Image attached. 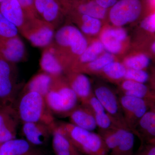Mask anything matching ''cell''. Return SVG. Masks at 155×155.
<instances>
[{"label": "cell", "mask_w": 155, "mask_h": 155, "mask_svg": "<svg viewBox=\"0 0 155 155\" xmlns=\"http://www.w3.org/2000/svg\"><path fill=\"white\" fill-rule=\"evenodd\" d=\"M4 1H5V0H0V4H1V3H2Z\"/></svg>", "instance_id": "obj_42"}, {"label": "cell", "mask_w": 155, "mask_h": 155, "mask_svg": "<svg viewBox=\"0 0 155 155\" xmlns=\"http://www.w3.org/2000/svg\"><path fill=\"white\" fill-rule=\"evenodd\" d=\"M133 155H155V143H141Z\"/></svg>", "instance_id": "obj_35"}, {"label": "cell", "mask_w": 155, "mask_h": 155, "mask_svg": "<svg viewBox=\"0 0 155 155\" xmlns=\"http://www.w3.org/2000/svg\"><path fill=\"white\" fill-rule=\"evenodd\" d=\"M140 27L149 33H155V11L143 19Z\"/></svg>", "instance_id": "obj_34"}, {"label": "cell", "mask_w": 155, "mask_h": 155, "mask_svg": "<svg viewBox=\"0 0 155 155\" xmlns=\"http://www.w3.org/2000/svg\"><path fill=\"white\" fill-rule=\"evenodd\" d=\"M14 107L22 123L41 122L54 128L55 127L54 114L48 107L45 97L38 93L22 92Z\"/></svg>", "instance_id": "obj_1"}, {"label": "cell", "mask_w": 155, "mask_h": 155, "mask_svg": "<svg viewBox=\"0 0 155 155\" xmlns=\"http://www.w3.org/2000/svg\"><path fill=\"white\" fill-rule=\"evenodd\" d=\"M53 81V76L42 71L31 78L25 84L22 92H35L45 97L49 91Z\"/></svg>", "instance_id": "obj_22"}, {"label": "cell", "mask_w": 155, "mask_h": 155, "mask_svg": "<svg viewBox=\"0 0 155 155\" xmlns=\"http://www.w3.org/2000/svg\"><path fill=\"white\" fill-rule=\"evenodd\" d=\"M52 138L53 149L55 155H84L56 125Z\"/></svg>", "instance_id": "obj_19"}, {"label": "cell", "mask_w": 155, "mask_h": 155, "mask_svg": "<svg viewBox=\"0 0 155 155\" xmlns=\"http://www.w3.org/2000/svg\"><path fill=\"white\" fill-rule=\"evenodd\" d=\"M54 25L38 18L28 19L20 31L34 46L45 48L51 44L54 36Z\"/></svg>", "instance_id": "obj_5"}, {"label": "cell", "mask_w": 155, "mask_h": 155, "mask_svg": "<svg viewBox=\"0 0 155 155\" xmlns=\"http://www.w3.org/2000/svg\"><path fill=\"white\" fill-rule=\"evenodd\" d=\"M143 9L140 0H120L112 7L110 12V19L116 26H122L138 19Z\"/></svg>", "instance_id": "obj_8"}, {"label": "cell", "mask_w": 155, "mask_h": 155, "mask_svg": "<svg viewBox=\"0 0 155 155\" xmlns=\"http://www.w3.org/2000/svg\"><path fill=\"white\" fill-rule=\"evenodd\" d=\"M56 126L67 136L84 155H110L98 133L85 130L68 122L56 123Z\"/></svg>", "instance_id": "obj_2"}, {"label": "cell", "mask_w": 155, "mask_h": 155, "mask_svg": "<svg viewBox=\"0 0 155 155\" xmlns=\"http://www.w3.org/2000/svg\"><path fill=\"white\" fill-rule=\"evenodd\" d=\"M153 101L149 110L137 122L134 134L141 143H155V105Z\"/></svg>", "instance_id": "obj_14"}, {"label": "cell", "mask_w": 155, "mask_h": 155, "mask_svg": "<svg viewBox=\"0 0 155 155\" xmlns=\"http://www.w3.org/2000/svg\"><path fill=\"white\" fill-rule=\"evenodd\" d=\"M81 15L80 28L82 32L91 35L97 33L101 26L100 19L86 15Z\"/></svg>", "instance_id": "obj_29"}, {"label": "cell", "mask_w": 155, "mask_h": 155, "mask_svg": "<svg viewBox=\"0 0 155 155\" xmlns=\"http://www.w3.org/2000/svg\"><path fill=\"white\" fill-rule=\"evenodd\" d=\"M68 117L71 124L85 130L93 131L97 127L94 115L87 105H78Z\"/></svg>", "instance_id": "obj_16"}, {"label": "cell", "mask_w": 155, "mask_h": 155, "mask_svg": "<svg viewBox=\"0 0 155 155\" xmlns=\"http://www.w3.org/2000/svg\"><path fill=\"white\" fill-rule=\"evenodd\" d=\"M11 63L0 60V107H14L18 87Z\"/></svg>", "instance_id": "obj_6"}, {"label": "cell", "mask_w": 155, "mask_h": 155, "mask_svg": "<svg viewBox=\"0 0 155 155\" xmlns=\"http://www.w3.org/2000/svg\"><path fill=\"white\" fill-rule=\"evenodd\" d=\"M64 78L77 96L78 101L82 104H86L93 93L88 78L83 73L74 71L67 72Z\"/></svg>", "instance_id": "obj_13"}, {"label": "cell", "mask_w": 155, "mask_h": 155, "mask_svg": "<svg viewBox=\"0 0 155 155\" xmlns=\"http://www.w3.org/2000/svg\"><path fill=\"white\" fill-rule=\"evenodd\" d=\"M154 104L155 105V101L154 102Z\"/></svg>", "instance_id": "obj_43"}, {"label": "cell", "mask_w": 155, "mask_h": 155, "mask_svg": "<svg viewBox=\"0 0 155 155\" xmlns=\"http://www.w3.org/2000/svg\"><path fill=\"white\" fill-rule=\"evenodd\" d=\"M120 89L122 94L155 101V94L145 84L125 79L120 85Z\"/></svg>", "instance_id": "obj_21"}, {"label": "cell", "mask_w": 155, "mask_h": 155, "mask_svg": "<svg viewBox=\"0 0 155 155\" xmlns=\"http://www.w3.org/2000/svg\"><path fill=\"white\" fill-rule=\"evenodd\" d=\"M104 49V46L101 41L94 42L88 46L83 54L78 57L77 62L73 64L69 72L76 67L94 61L99 55L102 52Z\"/></svg>", "instance_id": "obj_25"}, {"label": "cell", "mask_w": 155, "mask_h": 155, "mask_svg": "<svg viewBox=\"0 0 155 155\" xmlns=\"http://www.w3.org/2000/svg\"><path fill=\"white\" fill-rule=\"evenodd\" d=\"M126 69L127 68L124 64L114 61L108 64L101 71L103 75L109 80L119 81L124 78Z\"/></svg>", "instance_id": "obj_26"}, {"label": "cell", "mask_w": 155, "mask_h": 155, "mask_svg": "<svg viewBox=\"0 0 155 155\" xmlns=\"http://www.w3.org/2000/svg\"><path fill=\"white\" fill-rule=\"evenodd\" d=\"M119 98L125 123L134 133L136 125L149 110L153 101L122 94Z\"/></svg>", "instance_id": "obj_7"}, {"label": "cell", "mask_w": 155, "mask_h": 155, "mask_svg": "<svg viewBox=\"0 0 155 155\" xmlns=\"http://www.w3.org/2000/svg\"><path fill=\"white\" fill-rule=\"evenodd\" d=\"M40 66L42 71L53 77L63 76L69 71V67L54 43L45 48L41 54Z\"/></svg>", "instance_id": "obj_10"}, {"label": "cell", "mask_w": 155, "mask_h": 155, "mask_svg": "<svg viewBox=\"0 0 155 155\" xmlns=\"http://www.w3.org/2000/svg\"><path fill=\"white\" fill-rule=\"evenodd\" d=\"M95 2L103 8L107 9L114 6L117 2V0H96Z\"/></svg>", "instance_id": "obj_37"}, {"label": "cell", "mask_w": 155, "mask_h": 155, "mask_svg": "<svg viewBox=\"0 0 155 155\" xmlns=\"http://www.w3.org/2000/svg\"><path fill=\"white\" fill-rule=\"evenodd\" d=\"M150 75H154V76H155V69H153V70H152V72L151 74Z\"/></svg>", "instance_id": "obj_41"}, {"label": "cell", "mask_w": 155, "mask_h": 155, "mask_svg": "<svg viewBox=\"0 0 155 155\" xmlns=\"http://www.w3.org/2000/svg\"><path fill=\"white\" fill-rule=\"evenodd\" d=\"M151 62V59L149 54L140 53L126 59L124 65L127 69L146 70L149 67Z\"/></svg>", "instance_id": "obj_27"}, {"label": "cell", "mask_w": 155, "mask_h": 155, "mask_svg": "<svg viewBox=\"0 0 155 155\" xmlns=\"http://www.w3.org/2000/svg\"><path fill=\"white\" fill-rule=\"evenodd\" d=\"M93 93L118 127H128L124 119L119 97L113 90L109 87L101 85L95 88Z\"/></svg>", "instance_id": "obj_9"}, {"label": "cell", "mask_w": 155, "mask_h": 155, "mask_svg": "<svg viewBox=\"0 0 155 155\" xmlns=\"http://www.w3.org/2000/svg\"><path fill=\"white\" fill-rule=\"evenodd\" d=\"M127 36V32L123 28H109L103 31L101 35V42L104 48L108 52L116 54L121 51L122 42Z\"/></svg>", "instance_id": "obj_18"}, {"label": "cell", "mask_w": 155, "mask_h": 155, "mask_svg": "<svg viewBox=\"0 0 155 155\" xmlns=\"http://www.w3.org/2000/svg\"><path fill=\"white\" fill-rule=\"evenodd\" d=\"M116 148L110 155H133L135 134L127 127H119Z\"/></svg>", "instance_id": "obj_20"}, {"label": "cell", "mask_w": 155, "mask_h": 155, "mask_svg": "<svg viewBox=\"0 0 155 155\" xmlns=\"http://www.w3.org/2000/svg\"><path fill=\"white\" fill-rule=\"evenodd\" d=\"M78 10L81 14L99 19L104 17L107 11L106 9L94 1L81 4L78 7Z\"/></svg>", "instance_id": "obj_28"}, {"label": "cell", "mask_w": 155, "mask_h": 155, "mask_svg": "<svg viewBox=\"0 0 155 155\" xmlns=\"http://www.w3.org/2000/svg\"><path fill=\"white\" fill-rule=\"evenodd\" d=\"M25 52L24 43L19 36L0 39V60L11 64L23 60Z\"/></svg>", "instance_id": "obj_12"}, {"label": "cell", "mask_w": 155, "mask_h": 155, "mask_svg": "<svg viewBox=\"0 0 155 155\" xmlns=\"http://www.w3.org/2000/svg\"><path fill=\"white\" fill-rule=\"evenodd\" d=\"M18 32L17 27L0 13V39L15 37Z\"/></svg>", "instance_id": "obj_31"}, {"label": "cell", "mask_w": 155, "mask_h": 155, "mask_svg": "<svg viewBox=\"0 0 155 155\" xmlns=\"http://www.w3.org/2000/svg\"><path fill=\"white\" fill-rule=\"evenodd\" d=\"M150 50L151 53L155 55V40L153 41L150 44Z\"/></svg>", "instance_id": "obj_39"}, {"label": "cell", "mask_w": 155, "mask_h": 155, "mask_svg": "<svg viewBox=\"0 0 155 155\" xmlns=\"http://www.w3.org/2000/svg\"><path fill=\"white\" fill-rule=\"evenodd\" d=\"M114 61V56L110 53L104 54L94 61L88 64L81 65L71 71L83 73H94L100 72L105 67Z\"/></svg>", "instance_id": "obj_24"}, {"label": "cell", "mask_w": 155, "mask_h": 155, "mask_svg": "<svg viewBox=\"0 0 155 155\" xmlns=\"http://www.w3.org/2000/svg\"><path fill=\"white\" fill-rule=\"evenodd\" d=\"M148 81L150 84V88L155 94V76L150 74V78Z\"/></svg>", "instance_id": "obj_38"}, {"label": "cell", "mask_w": 155, "mask_h": 155, "mask_svg": "<svg viewBox=\"0 0 155 155\" xmlns=\"http://www.w3.org/2000/svg\"><path fill=\"white\" fill-rule=\"evenodd\" d=\"M32 155V154H31V155Z\"/></svg>", "instance_id": "obj_44"}, {"label": "cell", "mask_w": 155, "mask_h": 155, "mask_svg": "<svg viewBox=\"0 0 155 155\" xmlns=\"http://www.w3.org/2000/svg\"><path fill=\"white\" fill-rule=\"evenodd\" d=\"M54 0H35V7L37 14L41 16L45 8Z\"/></svg>", "instance_id": "obj_36"}, {"label": "cell", "mask_w": 155, "mask_h": 155, "mask_svg": "<svg viewBox=\"0 0 155 155\" xmlns=\"http://www.w3.org/2000/svg\"><path fill=\"white\" fill-rule=\"evenodd\" d=\"M22 7L28 19L38 17L35 7V0H17Z\"/></svg>", "instance_id": "obj_33"}, {"label": "cell", "mask_w": 155, "mask_h": 155, "mask_svg": "<svg viewBox=\"0 0 155 155\" xmlns=\"http://www.w3.org/2000/svg\"><path fill=\"white\" fill-rule=\"evenodd\" d=\"M0 13L14 24L19 31L28 19L17 0H5L0 4Z\"/></svg>", "instance_id": "obj_17"}, {"label": "cell", "mask_w": 155, "mask_h": 155, "mask_svg": "<svg viewBox=\"0 0 155 155\" xmlns=\"http://www.w3.org/2000/svg\"><path fill=\"white\" fill-rule=\"evenodd\" d=\"M19 121L14 107H0V146L16 138Z\"/></svg>", "instance_id": "obj_11"}, {"label": "cell", "mask_w": 155, "mask_h": 155, "mask_svg": "<svg viewBox=\"0 0 155 155\" xmlns=\"http://www.w3.org/2000/svg\"><path fill=\"white\" fill-rule=\"evenodd\" d=\"M150 73L146 70L141 69H127L124 79L134 81L144 84L148 81Z\"/></svg>", "instance_id": "obj_32"}, {"label": "cell", "mask_w": 155, "mask_h": 155, "mask_svg": "<svg viewBox=\"0 0 155 155\" xmlns=\"http://www.w3.org/2000/svg\"><path fill=\"white\" fill-rule=\"evenodd\" d=\"M45 98L53 114L67 117L79 101L64 76L53 77L51 88Z\"/></svg>", "instance_id": "obj_3"}, {"label": "cell", "mask_w": 155, "mask_h": 155, "mask_svg": "<svg viewBox=\"0 0 155 155\" xmlns=\"http://www.w3.org/2000/svg\"><path fill=\"white\" fill-rule=\"evenodd\" d=\"M60 7L57 0H54L44 9L41 15L42 20L54 25L56 24L60 14Z\"/></svg>", "instance_id": "obj_30"}, {"label": "cell", "mask_w": 155, "mask_h": 155, "mask_svg": "<svg viewBox=\"0 0 155 155\" xmlns=\"http://www.w3.org/2000/svg\"><path fill=\"white\" fill-rule=\"evenodd\" d=\"M54 129L51 126L41 122H25L22 125V132L31 144L41 145L52 135Z\"/></svg>", "instance_id": "obj_15"}, {"label": "cell", "mask_w": 155, "mask_h": 155, "mask_svg": "<svg viewBox=\"0 0 155 155\" xmlns=\"http://www.w3.org/2000/svg\"><path fill=\"white\" fill-rule=\"evenodd\" d=\"M31 144L25 140L13 139L0 146V155L32 154Z\"/></svg>", "instance_id": "obj_23"}, {"label": "cell", "mask_w": 155, "mask_h": 155, "mask_svg": "<svg viewBox=\"0 0 155 155\" xmlns=\"http://www.w3.org/2000/svg\"><path fill=\"white\" fill-rule=\"evenodd\" d=\"M54 44L70 67L68 54L79 57L88 46L87 40L78 28L71 25H64L55 33Z\"/></svg>", "instance_id": "obj_4"}, {"label": "cell", "mask_w": 155, "mask_h": 155, "mask_svg": "<svg viewBox=\"0 0 155 155\" xmlns=\"http://www.w3.org/2000/svg\"><path fill=\"white\" fill-rule=\"evenodd\" d=\"M147 1L150 8L155 11V0H147Z\"/></svg>", "instance_id": "obj_40"}]
</instances>
